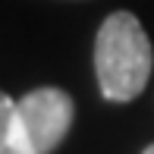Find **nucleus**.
<instances>
[{
  "label": "nucleus",
  "instance_id": "1",
  "mask_svg": "<svg viewBox=\"0 0 154 154\" xmlns=\"http://www.w3.org/2000/svg\"><path fill=\"white\" fill-rule=\"evenodd\" d=\"M154 69V51L135 13L116 10L101 22L94 38V75L101 94L113 104H129L145 91Z\"/></svg>",
  "mask_w": 154,
  "mask_h": 154
},
{
  "label": "nucleus",
  "instance_id": "2",
  "mask_svg": "<svg viewBox=\"0 0 154 154\" xmlns=\"http://www.w3.org/2000/svg\"><path fill=\"white\" fill-rule=\"evenodd\" d=\"M22 129L29 135L35 154H51L69 135L75 120V101L63 88H35L16 101Z\"/></svg>",
  "mask_w": 154,
  "mask_h": 154
},
{
  "label": "nucleus",
  "instance_id": "3",
  "mask_svg": "<svg viewBox=\"0 0 154 154\" xmlns=\"http://www.w3.org/2000/svg\"><path fill=\"white\" fill-rule=\"evenodd\" d=\"M0 154H35L19 120V107L6 91H0Z\"/></svg>",
  "mask_w": 154,
  "mask_h": 154
},
{
  "label": "nucleus",
  "instance_id": "4",
  "mask_svg": "<svg viewBox=\"0 0 154 154\" xmlns=\"http://www.w3.org/2000/svg\"><path fill=\"white\" fill-rule=\"evenodd\" d=\"M142 154H154V142H151V145H148V148H145Z\"/></svg>",
  "mask_w": 154,
  "mask_h": 154
}]
</instances>
